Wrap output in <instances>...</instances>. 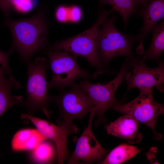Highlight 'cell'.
Instances as JSON below:
<instances>
[{
    "label": "cell",
    "mask_w": 164,
    "mask_h": 164,
    "mask_svg": "<svg viewBox=\"0 0 164 164\" xmlns=\"http://www.w3.org/2000/svg\"><path fill=\"white\" fill-rule=\"evenodd\" d=\"M11 31L12 48L27 62L37 51L46 45L48 24L46 11L40 7L31 17L19 20L6 18L2 23Z\"/></svg>",
    "instance_id": "6da1fadb"
},
{
    "label": "cell",
    "mask_w": 164,
    "mask_h": 164,
    "mask_svg": "<svg viewBox=\"0 0 164 164\" xmlns=\"http://www.w3.org/2000/svg\"><path fill=\"white\" fill-rule=\"evenodd\" d=\"M114 12L112 9L108 11L104 9L101 10L98 13L96 22L90 28L72 37L57 42L45 49L65 51L72 54L75 58L81 56L96 68L97 74L106 73L104 65L99 57L98 33L100 26Z\"/></svg>",
    "instance_id": "7a4b0ae2"
},
{
    "label": "cell",
    "mask_w": 164,
    "mask_h": 164,
    "mask_svg": "<svg viewBox=\"0 0 164 164\" xmlns=\"http://www.w3.org/2000/svg\"><path fill=\"white\" fill-rule=\"evenodd\" d=\"M118 17L107 18L103 22L98 33V49L99 58L104 65L113 58L119 56L132 60L134 58L132 47L136 42V36L127 35L119 31L115 22Z\"/></svg>",
    "instance_id": "3957f363"
},
{
    "label": "cell",
    "mask_w": 164,
    "mask_h": 164,
    "mask_svg": "<svg viewBox=\"0 0 164 164\" xmlns=\"http://www.w3.org/2000/svg\"><path fill=\"white\" fill-rule=\"evenodd\" d=\"M43 53L48 56L52 72V78L48 82L49 88H55L61 91L67 87L73 86L78 78L89 80L96 77V73L81 69L75 57L67 51L44 50Z\"/></svg>",
    "instance_id": "277c9868"
},
{
    "label": "cell",
    "mask_w": 164,
    "mask_h": 164,
    "mask_svg": "<svg viewBox=\"0 0 164 164\" xmlns=\"http://www.w3.org/2000/svg\"><path fill=\"white\" fill-rule=\"evenodd\" d=\"M28 65V79L26 85L27 98L24 105L27 114L32 115L37 111L43 112L49 118L47 109L49 102L47 92L49 88L46 79L47 62L44 57H38Z\"/></svg>",
    "instance_id": "5b68a950"
},
{
    "label": "cell",
    "mask_w": 164,
    "mask_h": 164,
    "mask_svg": "<svg viewBox=\"0 0 164 164\" xmlns=\"http://www.w3.org/2000/svg\"><path fill=\"white\" fill-rule=\"evenodd\" d=\"M140 94L135 99L126 104H118L111 109L131 115L139 122L146 125L152 131L156 141H160L162 135L155 130L158 117L164 113L163 105L154 99L152 88L139 89Z\"/></svg>",
    "instance_id": "8992f818"
},
{
    "label": "cell",
    "mask_w": 164,
    "mask_h": 164,
    "mask_svg": "<svg viewBox=\"0 0 164 164\" xmlns=\"http://www.w3.org/2000/svg\"><path fill=\"white\" fill-rule=\"evenodd\" d=\"M60 91L58 95L48 96L49 102L56 104L59 109L57 123L61 124L66 120L73 121L75 119H81L95 109L89 95L76 83L70 89Z\"/></svg>",
    "instance_id": "52a82bcc"
},
{
    "label": "cell",
    "mask_w": 164,
    "mask_h": 164,
    "mask_svg": "<svg viewBox=\"0 0 164 164\" xmlns=\"http://www.w3.org/2000/svg\"><path fill=\"white\" fill-rule=\"evenodd\" d=\"M128 69V66L124 64L116 77L109 82L93 84L89 80L84 79L76 83L88 94L94 103L95 115L97 117L95 124L96 126L100 122L105 121L104 114L108 109L119 104V101L115 97V93L124 81V77Z\"/></svg>",
    "instance_id": "ba28073f"
},
{
    "label": "cell",
    "mask_w": 164,
    "mask_h": 164,
    "mask_svg": "<svg viewBox=\"0 0 164 164\" xmlns=\"http://www.w3.org/2000/svg\"><path fill=\"white\" fill-rule=\"evenodd\" d=\"M29 120L36 129L47 139L54 144L57 151L58 164H63L69 157L67 147L68 137L70 134L77 133L78 128L72 121L66 120L59 125L27 114L22 115Z\"/></svg>",
    "instance_id": "9c48e42d"
},
{
    "label": "cell",
    "mask_w": 164,
    "mask_h": 164,
    "mask_svg": "<svg viewBox=\"0 0 164 164\" xmlns=\"http://www.w3.org/2000/svg\"><path fill=\"white\" fill-rule=\"evenodd\" d=\"M95 111L93 109L90 112L88 125L77 139L75 149L68 159L67 164H90L101 161L106 156L108 151L102 147L92 131Z\"/></svg>",
    "instance_id": "30bf717a"
},
{
    "label": "cell",
    "mask_w": 164,
    "mask_h": 164,
    "mask_svg": "<svg viewBox=\"0 0 164 164\" xmlns=\"http://www.w3.org/2000/svg\"><path fill=\"white\" fill-rule=\"evenodd\" d=\"M133 69L125 75L127 84V92L135 87L150 89L155 86L161 92L163 91L164 67L162 62H159L158 66L149 68L146 66L145 61L141 60L138 63L135 60H129Z\"/></svg>",
    "instance_id": "8fae6325"
},
{
    "label": "cell",
    "mask_w": 164,
    "mask_h": 164,
    "mask_svg": "<svg viewBox=\"0 0 164 164\" xmlns=\"http://www.w3.org/2000/svg\"><path fill=\"white\" fill-rule=\"evenodd\" d=\"M137 12L143 19V24L140 33L136 36L139 42L138 48L143 49V44L147 34L151 31L158 21L164 17V0H150Z\"/></svg>",
    "instance_id": "7c38bea8"
},
{
    "label": "cell",
    "mask_w": 164,
    "mask_h": 164,
    "mask_svg": "<svg viewBox=\"0 0 164 164\" xmlns=\"http://www.w3.org/2000/svg\"><path fill=\"white\" fill-rule=\"evenodd\" d=\"M139 122L132 116L125 114L105 126L108 134L136 144L142 140V134L138 131Z\"/></svg>",
    "instance_id": "4fadbf2b"
},
{
    "label": "cell",
    "mask_w": 164,
    "mask_h": 164,
    "mask_svg": "<svg viewBox=\"0 0 164 164\" xmlns=\"http://www.w3.org/2000/svg\"><path fill=\"white\" fill-rule=\"evenodd\" d=\"M47 139L37 129H26L17 132L11 142L14 151L32 150Z\"/></svg>",
    "instance_id": "5bb4252c"
},
{
    "label": "cell",
    "mask_w": 164,
    "mask_h": 164,
    "mask_svg": "<svg viewBox=\"0 0 164 164\" xmlns=\"http://www.w3.org/2000/svg\"><path fill=\"white\" fill-rule=\"evenodd\" d=\"M13 86L18 89L21 85L15 79L9 77H5L0 80V117L4 113L12 107L20 105L24 106V101L21 96H12L11 89Z\"/></svg>",
    "instance_id": "9a60e30c"
},
{
    "label": "cell",
    "mask_w": 164,
    "mask_h": 164,
    "mask_svg": "<svg viewBox=\"0 0 164 164\" xmlns=\"http://www.w3.org/2000/svg\"><path fill=\"white\" fill-rule=\"evenodd\" d=\"M152 38L149 48L142 60H158L164 50V19L152 29Z\"/></svg>",
    "instance_id": "2e32d148"
},
{
    "label": "cell",
    "mask_w": 164,
    "mask_h": 164,
    "mask_svg": "<svg viewBox=\"0 0 164 164\" xmlns=\"http://www.w3.org/2000/svg\"><path fill=\"white\" fill-rule=\"evenodd\" d=\"M140 152L138 148L125 144L119 145L113 149L103 160L101 164L121 163L135 156Z\"/></svg>",
    "instance_id": "e0dca14e"
},
{
    "label": "cell",
    "mask_w": 164,
    "mask_h": 164,
    "mask_svg": "<svg viewBox=\"0 0 164 164\" xmlns=\"http://www.w3.org/2000/svg\"><path fill=\"white\" fill-rule=\"evenodd\" d=\"M56 150V146L46 139L32 150L31 159L34 162L37 163H51L56 156L57 152Z\"/></svg>",
    "instance_id": "ac0fdd59"
},
{
    "label": "cell",
    "mask_w": 164,
    "mask_h": 164,
    "mask_svg": "<svg viewBox=\"0 0 164 164\" xmlns=\"http://www.w3.org/2000/svg\"><path fill=\"white\" fill-rule=\"evenodd\" d=\"M102 5H109L114 11L119 13L122 17L124 28H126L129 19L133 14L137 12L133 0H100Z\"/></svg>",
    "instance_id": "d6986e66"
},
{
    "label": "cell",
    "mask_w": 164,
    "mask_h": 164,
    "mask_svg": "<svg viewBox=\"0 0 164 164\" xmlns=\"http://www.w3.org/2000/svg\"><path fill=\"white\" fill-rule=\"evenodd\" d=\"M34 5L33 0H15L12 8L18 12L25 13L31 11Z\"/></svg>",
    "instance_id": "ffe728a7"
},
{
    "label": "cell",
    "mask_w": 164,
    "mask_h": 164,
    "mask_svg": "<svg viewBox=\"0 0 164 164\" xmlns=\"http://www.w3.org/2000/svg\"><path fill=\"white\" fill-rule=\"evenodd\" d=\"M55 18L59 22L63 23L69 22V7L60 6L58 7L55 13Z\"/></svg>",
    "instance_id": "44dd1931"
},
{
    "label": "cell",
    "mask_w": 164,
    "mask_h": 164,
    "mask_svg": "<svg viewBox=\"0 0 164 164\" xmlns=\"http://www.w3.org/2000/svg\"><path fill=\"white\" fill-rule=\"evenodd\" d=\"M13 50L11 48L8 52H4L0 50V64L5 69L7 73L10 77L15 79L10 71L8 63V59L9 55L13 52Z\"/></svg>",
    "instance_id": "7402d4cb"
},
{
    "label": "cell",
    "mask_w": 164,
    "mask_h": 164,
    "mask_svg": "<svg viewBox=\"0 0 164 164\" xmlns=\"http://www.w3.org/2000/svg\"><path fill=\"white\" fill-rule=\"evenodd\" d=\"M69 22H77L80 20L82 16V12L79 6H73L69 7Z\"/></svg>",
    "instance_id": "603a6c76"
},
{
    "label": "cell",
    "mask_w": 164,
    "mask_h": 164,
    "mask_svg": "<svg viewBox=\"0 0 164 164\" xmlns=\"http://www.w3.org/2000/svg\"><path fill=\"white\" fill-rule=\"evenodd\" d=\"M15 0H0V10L2 12L6 18L10 16V11Z\"/></svg>",
    "instance_id": "cb8c5ba5"
},
{
    "label": "cell",
    "mask_w": 164,
    "mask_h": 164,
    "mask_svg": "<svg viewBox=\"0 0 164 164\" xmlns=\"http://www.w3.org/2000/svg\"><path fill=\"white\" fill-rule=\"evenodd\" d=\"M157 148L152 147L150 148L146 154L147 159L150 161L152 164H159L155 156V154L157 152Z\"/></svg>",
    "instance_id": "d4e9b609"
},
{
    "label": "cell",
    "mask_w": 164,
    "mask_h": 164,
    "mask_svg": "<svg viewBox=\"0 0 164 164\" xmlns=\"http://www.w3.org/2000/svg\"><path fill=\"white\" fill-rule=\"evenodd\" d=\"M135 6L137 7L144 6L149 2V0H133Z\"/></svg>",
    "instance_id": "484cf974"
},
{
    "label": "cell",
    "mask_w": 164,
    "mask_h": 164,
    "mask_svg": "<svg viewBox=\"0 0 164 164\" xmlns=\"http://www.w3.org/2000/svg\"><path fill=\"white\" fill-rule=\"evenodd\" d=\"M6 74H7V72L5 69L2 66H0V80L4 78Z\"/></svg>",
    "instance_id": "4316f807"
}]
</instances>
